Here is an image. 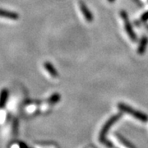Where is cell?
<instances>
[{
    "label": "cell",
    "instance_id": "5",
    "mask_svg": "<svg viewBox=\"0 0 148 148\" xmlns=\"http://www.w3.org/2000/svg\"><path fill=\"white\" fill-rule=\"evenodd\" d=\"M0 16L3 17V18L10 19V20H18L19 19V16L16 12H8V11L3 10V9H0Z\"/></svg>",
    "mask_w": 148,
    "mask_h": 148
},
{
    "label": "cell",
    "instance_id": "11",
    "mask_svg": "<svg viewBox=\"0 0 148 148\" xmlns=\"http://www.w3.org/2000/svg\"><path fill=\"white\" fill-rule=\"evenodd\" d=\"M108 2L109 3H113V2H114V0H108Z\"/></svg>",
    "mask_w": 148,
    "mask_h": 148
},
{
    "label": "cell",
    "instance_id": "10",
    "mask_svg": "<svg viewBox=\"0 0 148 148\" xmlns=\"http://www.w3.org/2000/svg\"><path fill=\"white\" fill-rule=\"evenodd\" d=\"M142 20H143V21H147L148 20V12H145L143 16H142Z\"/></svg>",
    "mask_w": 148,
    "mask_h": 148
},
{
    "label": "cell",
    "instance_id": "4",
    "mask_svg": "<svg viewBox=\"0 0 148 148\" xmlns=\"http://www.w3.org/2000/svg\"><path fill=\"white\" fill-rule=\"evenodd\" d=\"M79 7L81 12L82 13V15L84 16V18L88 21V22H91V21L94 20V16L93 14L90 12V11L89 10V8H87V6L86 5L84 2L82 1H79Z\"/></svg>",
    "mask_w": 148,
    "mask_h": 148
},
{
    "label": "cell",
    "instance_id": "8",
    "mask_svg": "<svg viewBox=\"0 0 148 148\" xmlns=\"http://www.w3.org/2000/svg\"><path fill=\"white\" fill-rule=\"evenodd\" d=\"M59 100H60V95H58V94H53V95H51V97L49 99V104H55V103H57Z\"/></svg>",
    "mask_w": 148,
    "mask_h": 148
},
{
    "label": "cell",
    "instance_id": "3",
    "mask_svg": "<svg viewBox=\"0 0 148 148\" xmlns=\"http://www.w3.org/2000/svg\"><path fill=\"white\" fill-rule=\"evenodd\" d=\"M120 15H121L122 19L123 20L125 30H126V32H127V34L128 35V36H129V38L132 40V41H136L137 40V36H136L135 32H133V29H132L131 23L129 22L127 12L124 10H122L120 12Z\"/></svg>",
    "mask_w": 148,
    "mask_h": 148
},
{
    "label": "cell",
    "instance_id": "6",
    "mask_svg": "<svg viewBox=\"0 0 148 148\" xmlns=\"http://www.w3.org/2000/svg\"><path fill=\"white\" fill-rule=\"evenodd\" d=\"M44 67H45V69H46V71H47L48 73L51 75V77H55V78H56V77H58V72L56 71L55 68H54L53 65L50 64L49 62H45V64H44Z\"/></svg>",
    "mask_w": 148,
    "mask_h": 148
},
{
    "label": "cell",
    "instance_id": "1",
    "mask_svg": "<svg viewBox=\"0 0 148 148\" xmlns=\"http://www.w3.org/2000/svg\"><path fill=\"white\" fill-rule=\"evenodd\" d=\"M120 117H121V114H117L115 115L112 116L111 118H110V119H108V121L106 122V124L103 126L101 132H100V141H101V143L105 144V145L108 146V147H113V145L106 139V134H107V132H109V130H110V128L111 126L114 125V123H115Z\"/></svg>",
    "mask_w": 148,
    "mask_h": 148
},
{
    "label": "cell",
    "instance_id": "2",
    "mask_svg": "<svg viewBox=\"0 0 148 148\" xmlns=\"http://www.w3.org/2000/svg\"><path fill=\"white\" fill-rule=\"evenodd\" d=\"M118 108L121 111H123V112H125L127 114H131V116L134 117L137 119H139L140 121H148V116L146 114H144V113H143V112H141V111L139 110H136L132 107L127 106V105L124 104V103H119L118 104Z\"/></svg>",
    "mask_w": 148,
    "mask_h": 148
},
{
    "label": "cell",
    "instance_id": "7",
    "mask_svg": "<svg viewBox=\"0 0 148 148\" xmlns=\"http://www.w3.org/2000/svg\"><path fill=\"white\" fill-rule=\"evenodd\" d=\"M148 44V38L147 36H143L141 41H140V44H139V46L138 48V53L139 54H143V53H145L146 51V49H147V46Z\"/></svg>",
    "mask_w": 148,
    "mask_h": 148
},
{
    "label": "cell",
    "instance_id": "9",
    "mask_svg": "<svg viewBox=\"0 0 148 148\" xmlns=\"http://www.w3.org/2000/svg\"><path fill=\"white\" fill-rule=\"evenodd\" d=\"M7 95H8V92H7L6 90H3V92H2V94H1V99H0L1 104H3V103H4L6 98H7Z\"/></svg>",
    "mask_w": 148,
    "mask_h": 148
}]
</instances>
